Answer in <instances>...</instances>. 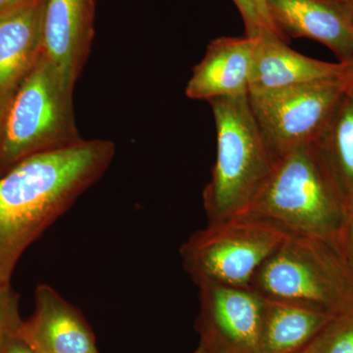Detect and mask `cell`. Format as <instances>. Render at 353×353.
<instances>
[{
	"label": "cell",
	"mask_w": 353,
	"mask_h": 353,
	"mask_svg": "<svg viewBox=\"0 0 353 353\" xmlns=\"http://www.w3.org/2000/svg\"><path fill=\"white\" fill-rule=\"evenodd\" d=\"M208 102L217 134L214 168L203 190L204 208L210 222L245 213L277 160L257 126L248 94Z\"/></svg>",
	"instance_id": "3957f363"
},
{
	"label": "cell",
	"mask_w": 353,
	"mask_h": 353,
	"mask_svg": "<svg viewBox=\"0 0 353 353\" xmlns=\"http://www.w3.org/2000/svg\"><path fill=\"white\" fill-rule=\"evenodd\" d=\"M250 289L262 297L331 316L353 311V270L336 243L290 234Z\"/></svg>",
	"instance_id": "277c9868"
},
{
	"label": "cell",
	"mask_w": 353,
	"mask_h": 353,
	"mask_svg": "<svg viewBox=\"0 0 353 353\" xmlns=\"http://www.w3.org/2000/svg\"><path fill=\"white\" fill-rule=\"evenodd\" d=\"M36 0H0V15L28 6Z\"/></svg>",
	"instance_id": "7402d4cb"
},
{
	"label": "cell",
	"mask_w": 353,
	"mask_h": 353,
	"mask_svg": "<svg viewBox=\"0 0 353 353\" xmlns=\"http://www.w3.org/2000/svg\"><path fill=\"white\" fill-rule=\"evenodd\" d=\"M106 139L26 158L0 178V287L10 285L21 255L94 185L112 162Z\"/></svg>",
	"instance_id": "6da1fadb"
},
{
	"label": "cell",
	"mask_w": 353,
	"mask_h": 353,
	"mask_svg": "<svg viewBox=\"0 0 353 353\" xmlns=\"http://www.w3.org/2000/svg\"><path fill=\"white\" fill-rule=\"evenodd\" d=\"M21 328L7 336L0 345V353H41L26 338Z\"/></svg>",
	"instance_id": "44dd1931"
},
{
	"label": "cell",
	"mask_w": 353,
	"mask_h": 353,
	"mask_svg": "<svg viewBox=\"0 0 353 353\" xmlns=\"http://www.w3.org/2000/svg\"><path fill=\"white\" fill-rule=\"evenodd\" d=\"M283 38L313 39L330 48L341 63L353 59L352 6L340 0H267Z\"/></svg>",
	"instance_id": "9c48e42d"
},
{
	"label": "cell",
	"mask_w": 353,
	"mask_h": 353,
	"mask_svg": "<svg viewBox=\"0 0 353 353\" xmlns=\"http://www.w3.org/2000/svg\"><path fill=\"white\" fill-rule=\"evenodd\" d=\"M296 353H301V352H296Z\"/></svg>",
	"instance_id": "4316f807"
},
{
	"label": "cell",
	"mask_w": 353,
	"mask_h": 353,
	"mask_svg": "<svg viewBox=\"0 0 353 353\" xmlns=\"http://www.w3.org/2000/svg\"><path fill=\"white\" fill-rule=\"evenodd\" d=\"M196 329L205 353H260L265 301L252 289L204 284Z\"/></svg>",
	"instance_id": "ba28073f"
},
{
	"label": "cell",
	"mask_w": 353,
	"mask_h": 353,
	"mask_svg": "<svg viewBox=\"0 0 353 353\" xmlns=\"http://www.w3.org/2000/svg\"><path fill=\"white\" fill-rule=\"evenodd\" d=\"M233 1L238 7L243 18L246 37L260 39L277 36L284 39L272 20L267 0H233Z\"/></svg>",
	"instance_id": "ac0fdd59"
},
{
	"label": "cell",
	"mask_w": 353,
	"mask_h": 353,
	"mask_svg": "<svg viewBox=\"0 0 353 353\" xmlns=\"http://www.w3.org/2000/svg\"><path fill=\"white\" fill-rule=\"evenodd\" d=\"M73 90L43 53L0 117V178L26 158L83 141Z\"/></svg>",
	"instance_id": "5b68a950"
},
{
	"label": "cell",
	"mask_w": 353,
	"mask_h": 353,
	"mask_svg": "<svg viewBox=\"0 0 353 353\" xmlns=\"http://www.w3.org/2000/svg\"><path fill=\"white\" fill-rule=\"evenodd\" d=\"M347 199L318 146H301L278 158L245 213L277 223L290 234L338 245Z\"/></svg>",
	"instance_id": "7a4b0ae2"
},
{
	"label": "cell",
	"mask_w": 353,
	"mask_h": 353,
	"mask_svg": "<svg viewBox=\"0 0 353 353\" xmlns=\"http://www.w3.org/2000/svg\"><path fill=\"white\" fill-rule=\"evenodd\" d=\"M194 353H205V352H204V350H202L201 347H199V348H197V350H196V352H194Z\"/></svg>",
	"instance_id": "d4e9b609"
},
{
	"label": "cell",
	"mask_w": 353,
	"mask_h": 353,
	"mask_svg": "<svg viewBox=\"0 0 353 353\" xmlns=\"http://www.w3.org/2000/svg\"><path fill=\"white\" fill-rule=\"evenodd\" d=\"M36 309L21 331L41 353H99L94 336L78 309L48 285L36 290Z\"/></svg>",
	"instance_id": "4fadbf2b"
},
{
	"label": "cell",
	"mask_w": 353,
	"mask_h": 353,
	"mask_svg": "<svg viewBox=\"0 0 353 353\" xmlns=\"http://www.w3.org/2000/svg\"><path fill=\"white\" fill-rule=\"evenodd\" d=\"M340 1L345 2V3L350 4V6H353V0H340Z\"/></svg>",
	"instance_id": "cb8c5ba5"
},
{
	"label": "cell",
	"mask_w": 353,
	"mask_h": 353,
	"mask_svg": "<svg viewBox=\"0 0 353 353\" xmlns=\"http://www.w3.org/2000/svg\"><path fill=\"white\" fill-rule=\"evenodd\" d=\"M290 232L252 213L210 221L181 248L183 267L197 285L250 289L262 265Z\"/></svg>",
	"instance_id": "8992f818"
},
{
	"label": "cell",
	"mask_w": 353,
	"mask_h": 353,
	"mask_svg": "<svg viewBox=\"0 0 353 353\" xmlns=\"http://www.w3.org/2000/svg\"><path fill=\"white\" fill-rule=\"evenodd\" d=\"M264 301L260 353L301 352L336 317L284 301Z\"/></svg>",
	"instance_id": "9a60e30c"
},
{
	"label": "cell",
	"mask_w": 353,
	"mask_h": 353,
	"mask_svg": "<svg viewBox=\"0 0 353 353\" xmlns=\"http://www.w3.org/2000/svg\"><path fill=\"white\" fill-rule=\"evenodd\" d=\"M259 38L222 37L211 41L185 88L190 99L210 101L248 94Z\"/></svg>",
	"instance_id": "8fae6325"
},
{
	"label": "cell",
	"mask_w": 353,
	"mask_h": 353,
	"mask_svg": "<svg viewBox=\"0 0 353 353\" xmlns=\"http://www.w3.org/2000/svg\"><path fill=\"white\" fill-rule=\"evenodd\" d=\"M338 245L353 270V194L347 199L345 217L339 234Z\"/></svg>",
	"instance_id": "ffe728a7"
},
{
	"label": "cell",
	"mask_w": 353,
	"mask_h": 353,
	"mask_svg": "<svg viewBox=\"0 0 353 353\" xmlns=\"http://www.w3.org/2000/svg\"><path fill=\"white\" fill-rule=\"evenodd\" d=\"M348 65V77H350V82L353 83V59L350 60Z\"/></svg>",
	"instance_id": "603a6c76"
},
{
	"label": "cell",
	"mask_w": 353,
	"mask_h": 353,
	"mask_svg": "<svg viewBox=\"0 0 353 353\" xmlns=\"http://www.w3.org/2000/svg\"><path fill=\"white\" fill-rule=\"evenodd\" d=\"M348 83L347 75L294 87L250 90V109L276 160L317 143Z\"/></svg>",
	"instance_id": "52a82bcc"
},
{
	"label": "cell",
	"mask_w": 353,
	"mask_h": 353,
	"mask_svg": "<svg viewBox=\"0 0 353 353\" xmlns=\"http://www.w3.org/2000/svg\"><path fill=\"white\" fill-rule=\"evenodd\" d=\"M301 353H353V311L334 317Z\"/></svg>",
	"instance_id": "e0dca14e"
},
{
	"label": "cell",
	"mask_w": 353,
	"mask_h": 353,
	"mask_svg": "<svg viewBox=\"0 0 353 353\" xmlns=\"http://www.w3.org/2000/svg\"><path fill=\"white\" fill-rule=\"evenodd\" d=\"M347 75V63L305 57L281 37H265L259 39L255 50L250 90L294 87Z\"/></svg>",
	"instance_id": "5bb4252c"
},
{
	"label": "cell",
	"mask_w": 353,
	"mask_h": 353,
	"mask_svg": "<svg viewBox=\"0 0 353 353\" xmlns=\"http://www.w3.org/2000/svg\"><path fill=\"white\" fill-rule=\"evenodd\" d=\"M19 301V294L10 285L0 287V345L24 323L21 319Z\"/></svg>",
	"instance_id": "d6986e66"
},
{
	"label": "cell",
	"mask_w": 353,
	"mask_h": 353,
	"mask_svg": "<svg viewBox=\"0 0 353 353\" xmlns=\"http://www.w3.org/2000/svg\"><path fill=\"white\" fill-rule=\"evenodd\" d=\"M352 19H353V6H352Z\"/></svg>",
	"instance_id": "484cf974"
},
{
	"label": "cell",
	"mask_w": 353,
	"mask_h": 353,
	"mask_svg": "<svg viewBox=\"0 0 353 353\" xmlns=\"http://www.w3.org/2000/svg\"><path fill=\"white\" fill-rule=\"evenodd\" d=\"M43 8L36 0L0 15V117L43 53Z\"/></svg>",
	"instance_id": "7c38bea8"
},
{
	"label": "cell",
	"mask_w": 353,
	"mask_h": 353,
	"mask_svg": "<svg viewBox=\"0 0 353 353\" xmlns=\"http://www.w3.org/2000/svg\"><path fill=\"white\" fill-rule=\"evenodd\" d=\"M316 145L347 199L353 194V83H348Z\"/></svg>",
	"instance_id": "2e32d148"
},
{
	"label": "cell",
	"mask_w": 353,
	"mask_h": 353,
	"mask_svg": "<svg viewBox=\"0 0 353 353\" xmlns=\"http://www.w3.org/2000/svg\"><path fill=\"white\" fill-rule=\"evenodd\" d=\"M95 0H44L43 54L75 87L94 36Z\"/></svg>",
	"instance_id": "30bf717a"
}]
</instances>
